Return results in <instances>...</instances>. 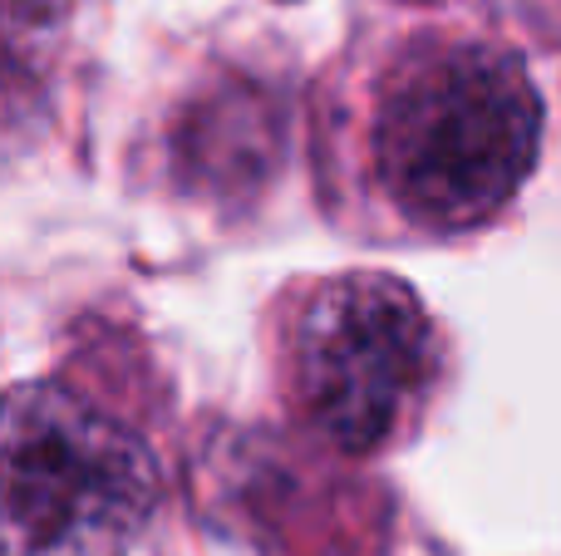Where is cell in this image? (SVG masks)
Listing matches in <instances>:
<instances>
[{"instance_id":"1","label":"cell","mask_w":561,"mask_h":556,"mask_svg":"<svg viewBox=\"0 0 561 556\" xmlns=\"http://www.w3.org/2000/svg\"><path fill=\"white\" fill-rule=\"evenodd\" d=\"M537 138L542 99L523 59L488 39H424L379 89V183L428 232H463L503 212L533 173Z\"/></svg>"},{"instance_id":"3","label":"cell","mask_w":561,"mask_h":556,"mask_svg":"<svg viewBox=\"0 0 561 556\" xmlns=\"http://www.w3.org/2000/svg\"><path fill=\"white\" fill-rule=\"evenodd\" d=\"M428 315L404 281L355 271L325 281L290 331L296 404L335 449L369 453L428 384Z\"/></svg>"},{"instance_id":"2","label":"cell","mask_w":561,"mask_h":556,"mask_svg":"<svg viewBox=\"0 0 561 556\" xmlns=\"http://www.w3.org/2000/svg\"><path fill=\"white\" fill-rule=\"evenodd\" d=\"M158 502V463L124 424L59 384L5 399L10 556H124Z\"/></svg>"}]
</instances>
